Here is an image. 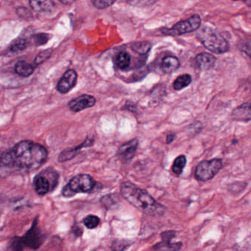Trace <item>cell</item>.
I'll use <instances>...</instances> for the list:
<instances>
[{"label": "cell", "mask_w": 251, "mask_h": 251, "mask_svg": "<svg viewBox=\"0 0 251 251\" xmlns=\"http://www.w3.org/2000/svg\"><path fill=\"white\" fill-rule=\"evenodd\" d=\"M48 35L37 34L36 36H32V44L36 46L42 45L48 41Z\"/></svg>", "instance_id": "obj_28"}, {"label": "cell", "mask_w": 251, "mask_h": 251, "mask_svg": "<svg viewBox=\"0 0 251 251\" xmlns=\"http://www.w3.org/2000/svg\"><path fill=\"white\" fill-rule=\"evenodd\" d=\"M121 1L134 6H144V5L152 4L154 0H121Z\"/></svg>", "instance_id": "obj_29"}, {"label": "cell", "mask_w": 251, "mask_h": 251, "mask_svg": "<svg viewBox=\"0 0 251 251\" xmlns=\"http://www.w3.org/2000/svg\"><path fill=\"white\" fill-rule=\"evenodd\" d=\"M187 164V157L184 155H180L174 160L172 165V171L176 175H181Z\"/></svg>", "instance_id": "obj_20"}, {"label": "cell", "mask_w": 251, "mask_h": 251, "mask_svg": "<svg viewBox=\"0 0 251 251\" xmlns=\"http://www.w3.org/2000/svg\"><path fill=\"white\" fill-rule=\"evenodd\" d=\"M202 129H203L202 123L200 121H194L190 125V128H189V132L192 134V135H194L200 132Z\"/></svg>", "instance_id": "obj_30"}, {"label": "cell", "mask_w": 251, "mask_h": 251, "mask_svg": "<svg viewBox=\"0 0 251 251\" xmlns=\"http://www.w3.org/2000/svg\"><path fill=\"white\" fill-rule=\"evenodd\" d=\"M28 44L29 42L26 39H17L10 46V52L12 54H17V53H21L27 48Z\"/></svg>", "instance_id": "obj_21"}, {"label": "cell", "mask_w": 251, "mask_h": 251, "mask_svg": "<svg viewBox=\"0 0 251 251\" xmlns=\"http://www.w3.org/2000/svg\"><path fill=\"white\" fill-rule=\"evenodd\" d=\"M35 190L39 196H44L48 193L50 188V183L48 179L44 175L37 176L34 180Z\"/></svg>", "instance_id": "obj_15"}, {"label": "cell", "mask_w": 251, "mask_h": 251, "mask_svg": "<svg viewBox=\"0 0 251 251\" xmlns=\"http://www.w3.org/2000/svg\"><path fill=\"white\" fill-rule=\"evenodd\" d=\"M29 4L33 11L41 14L53 12L56 8L53 0H29Z\"/></svg>", "instance_id": "obj_12"}, {"label": "cell", "mask_w": 251, "mask_h": 251, "mask_svg": "<svg viewBox=\"0 0 251 251\" xmlns=\"http://www.w3.org/2000/svg\"><path fill=\"white\" fill-rule=\"evenodd\" d=\"M52 53H53L52 50H44V51L40 53L39 54L37 55V57H36V59H35V67L39 66V65L41 64V63H44L45 60H47V59L51 56Z\"/></svg>", "instance_id": "obj_26"}, {"label": "cell", "mask_w": 251, "mask_h": 251, "mask_svg": "<svg viewBox=\"0 0 251 251\" xmlns=\"http://www.w3.org/2000/svg\"><path fill=\"white\" fill-rule=\"evenodd\" d=\"M193 79L190 74H182L177 76L173 82V89L175 90H181L188 87L191 84Z\"/></svg>", "instance_id": "obj_19"}, {"label": "cell", "mask_w": 251, "mask_h": 251, "mask_svg": "<svg viewBox=\"0 0 251 251\" xmlns=\"http://www.w3.org/2000/svg\"><path fill=\"white\" fill-rule=\"evenodd\" d=\"M95 181L88 174H79L73 177L62 190L64 197H73L77 193H87L95 188Z\"/></svg>", "instance_id": "obj_4"}, {"label": "cell", "mask_w": 251, "mask_h": 251, "mask_svg": "<svg viewBox=\"0 0 251 251\" xmlns=\"http://www.w3.org/2000/svg\"><path fill=\"white\" fill-rule=\"evenodd\" d=\"M201 18L198 15H194L185 21H179L172 28L162 30L163 33L169 36H181L192 33L200 28Z\"/></svg>", "instance_id": "obj_7"}, {"label": "cell", "mask_w": 251, "mask_h": 251, "mask_svg": "<svg viewBox=\"0 0 251 251\" xmlns=\"http://www.w3.org/2000/svg\"><path fill=\"white\" fill-rule=\"evenodd\" d=\"M174 236H175V232L173 231L163 232L161 233L162 242L156 245L155 248L164 249L168 251H178L181 249L182 243L181 242H176V243L171 242L172 239L174 237Z\"/></svg>", "instance_id": "obj_10"}, {"label": "cell", "mask_w": 251, "mask_h": 251, "mask_svg": "<svg viewBox=\"0 0 251 251\" xmlns=\"http://www.w3.org/2000/svg\"><path fill=\"white\" fill-rule=\"evenodd\" d=\"M47 149L41 144L31 141H22L14 148L2 153L1 164L8 167H19L27 171L38 169L47 158Z\"/></svg>", "instance_id": "obj_1"}, {"label": "cell", "mask_w": 251, "mask_h": 251, "mask_svg": "<svg viewBox=\"0 0 251 251\" xmlns=\"http://www.w3.org/2000/svg\"><path fill=\"white\" fill-rule=\"evenodd\" d=\"M197 37L207 50L215 54L227 53L230 48L227 40L210 27H203L197 33Z\"/></svg>", "instance_id": "obj_3"}, {"label": "cell", "mask_w": 251, "mask_h": 251, "mask_svg": "<svg viewBox=\"0 0 251 251\" xmlns=\"http://www.w3.org/2000/svg\"><path fill=\"white\" fill-rule=\"evenodd\" d=\"M35 70L34 65L30 64L24 60L19 61L15 66V72L21 77H28L33 74Z\"/></svg>", "instance_id": "obj_18"}, {"label": "cell", "mask_w": 251, "mask_h": 251, "mask_svg": "<svg viewBox=\"0 0 251 251\" xmlns=\"http://www.w3.org/2000/svg\"><path fill=\"white\" fill-rule=\"evenodd\" d=\"M62 4L65 5H69L73 4L76 0H59Z\"/></svg>", "instance_id": "obj_33"}, {"label": "cell", "mask_w": 251, "mask_h": 251, "mask_svg": "<svg viewBox=\"0 0 251 251\" xmlns=\"http://www.w3.org/2000/svg\"><path fill=\"white\" fill-rule=\"evenodd\" d=\"M138 145V140L137 138H134L129 142L121 145L118 151V154L124 160H131L135 155Z\"/></svg>", "instance_id": "obj_13"}, {"label": "cell", "mask_w": 251, "mask_h": 251, "mask_svg": "<svg viewBox=\"0 0 251 251\" xmlns=\"http://www.w3.org/2000/svg\"><path fill=\"white\" fill-rule=\"evenodd\" d=\"M99 223H100V219L97 216L92 215L86 216L83 219V224L89 229H96L99 226Z\"/></svg>", "instance_id": "obj_24"}, {"label": "cell", "mask_w": 251, "mask_h": 251, "mask_svg": "<svg viewBox=\"0 0 251 251\" xmlns=\"http://www.w3.org/2000/svg\"><path fill=\"white\" fill-rule=\"evenodd\" d=\"M223 160L215 158L200 161L194 171V177L197 181H207L217 175L223 167Z\"/></svg>", "instance_id": "obj_5"}, {"label": "cell", "mask_w": 251, "mask_h": 251, "mask_svg": "<svg viewBox=\"0 0 251 251\" xmlns=\"http://www.w3.org/2000/svg\"><path fill=\"white\" fill-rule=\"evenodd\" d=\"M131 48L138 54L144 55L149 53L151 49V44L147 41L135 42L131 46Z\"/></svg>", "instance_id": "obj_22"}, {"label": "cell", "mask_w": 251, "mask_h": 251, "mask_svg": "<svg viewBox=\"0 0 251 251\" xmlns=\"http://www.w3.org/2000/svg\"><path fill=\"white\" fill-rule=\"evenodd\" d=\"M195 61L199 69L203 71H208L213 69L216 63V58L212 54L203 53L197 54Z\"/></svg>", "instance_id": "obj_14"}, {"label": "cell", "mask_w": 251, "mask_h": 251, "mask_svg": "<svg viewBox=\"0 0 251 251\" xmlns=\"http://www.w3.org/2000/svg\"><path fill=\"white\" fill-rule=\"evenodd\" d=\"M176 135L174 133H170L167 135V144H170L171 143H173L174 141V140L175 139Z\"/></svg>", "instance_id": "obj_32"}, {"label": "cell", "mask_w": 251, "mask_h": 251, "mask_svg": "<svg viewBox=\"0 0 251 251\" xmlns=\"http://www.w3.org/2000/svg\"><path fill=\"white\" fill-rule=\"evenodd\" d=\"M95 103H96V99L94 96L83 94L71 100L68 103V107L73 112H79L87 108H92Z\"/></svg>", "instance_id": "obj_9"}, {"label": "cell", "mask_w": 251, "mask_h": 251, "mask_svg": "<svg viewBox=\"0 0 251 251\" xmlns=\"http://www.w3.org/2000/svg\"><path fill=\"white\" fill-rule=\"evenodd\" d=\"M180 66V61L174 56H167L163 59L161 69L166 73H171L175 72Z\"/></svg>", "instance_id": "obj_17"}, {"label": "cell", "mask_w": 251, "mask_h": 251, "mask_svg": "<svg viewBox=\"0 0 251 251\" xmlns=\"http://www.w3.org/2000/svg\"><path fill=\"white\" fill-rule=\"evenodd\" d=\"M93 144V142L90 141V140H87L85 141L83 144L80 145V146L76 147V148H69V149L64 150L61 154L59 155L58 160L59 161H65L67 160L73 159V157H76L77 155V152L85 147H89Z\"/></svg>", "instance_id": "obj_16"}, {"label": "cell", "mask_w": 251, "mask_h": 251, "mask_svg": "<svg viewBox=\"0 0 251 251\" xmlns=\"http://www.w3.org/2000/svg\"><path fill=\"white\" fill-rule=\"evenodd\" d=\"M242 51L251 59V40L244 44L243 47H242Z\"/></svg>", "instance_id": "obj_31"}, {"label": "cell", "mask_w": 251, "mask_h": 251, "mask_svg": "<svg viewBox=\"0 0 251 251\" xmlns=\"http://www.w3.org/2000/svg\"><path fill=\"white\" fill-rule=\"evenodd\" d=\"M130 242L126 240H123V239H116L115 242L112 243V249L114 251H124L129 248Z\"/></svg>", "instance_id": "obj_25"}, {"label": "cell", "mask_w": 251, "mask_h": 251, "mask_svg": "<svg viewBox=\"0 0 251 251\" xmlns=\"http://www.w3.org/2000/svg\"><path fill=\"white\" fill-rule=\"evenodd\" d=\"M77 74L76 71L73 69L66 71L58 82V91L62 94L69 93L72 89H74L77 83Z\"/></svg>", "instance_id": "obj_8"}, {"label": "cell", "mask_w": 251, "mask_h": 251, "mask_svg": "<svg viewBox=\"0 0 251 251\" xmlns=\"http://www.w3.org/2000/svg\"><path fill=\"white\" fill-rule=\"evenodd\" d=\"M116 0H92V4L97 9H105L113 5Z\"/></svg>", "instance_id": "obj_27"}, {"label": "cell", "mask_w": 251, "mask_h": 251, "mask_svg": "<svg viewBox=\"0 0 251 251\" xmlns=\"http://www.w3.org/2000/svg\"><path fill=\"white\" fill-rule=\"evenodd\" d=\"M131 64V56L128 53L121 52L116 57V65L122 70L128 69Z\"/></svg>", "instance_id": "obj_23"}, {"label": "cell", "mask_w": 251, "mask_h": 251, "mask_svg": "<svg viewBox=\"0 0 251 251\" xmlns=\"http://www.w3.org/2000/svg\"><path fill=\"white\" fill-rule=\"evenodd\" d=\"M43 239H43L42 233L39 228H38V223L36 220L31 229L28 231L24 237L18 238L17 240L13 242L12 246H15L14 247V251H19V248L22 244H24L26 246L32 249H37L42 243Z\"/></svg>", "instance_id": "obj_6"}, {"label": "cell", "mask_w": 251, "mask_h": 251, "mask_svg": "<svg viewBox=\"0 0 251 251\" xmlns=\"http://www.w3.org/2000/svg\"><path fill=\"white\" fill-rule=\"evenodd\" d=\"M233 1H238V0H233Z\"/></svg>", "instance_id": "obj_34"}, {"label": "cell", "mask_w": 251, "mask_h": 251, "mask_svg": "<svg viewBox=\"0 0 251 251\" xmlns=\"http://www.w3.org/2000/svg\"><path fill=\"white\" fill-rule=\"evenodd\" d=\"M120 192L122 197L128 203L148 215L159 217L165 213V206L157 202L146 190L131 181L122 183Z\"/></svg>", "instance_id": "obj_2"}, {"label": "cell", "mask_w": 251, "mask_h": 251, "mask_svg": "<svg viewBox=\"0 0 251 251\" xmlns=\"http://www.w3.org/2000/svg\"><path fill=\"white\" fill-rule=\"evenodd\" d=\"M232 117L235 121H251V99L233 109Z\"/></svg>", "instance_id": "obj_11"}]
</instances>
